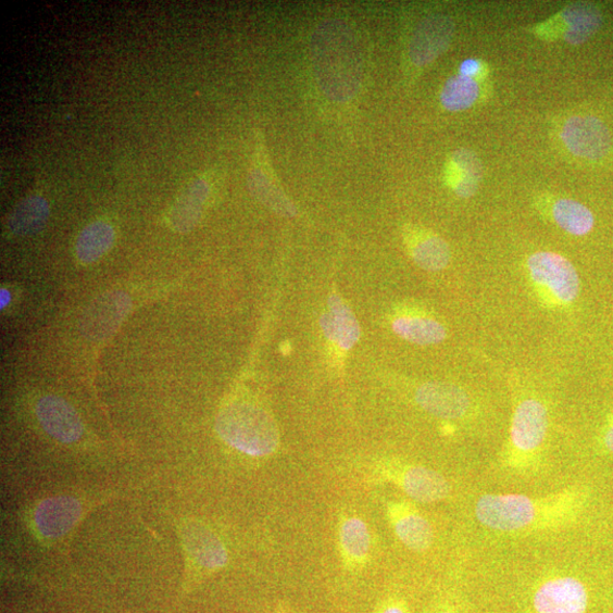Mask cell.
Listing matches in <instances>:
<instances>
[{
  "mask_svg": "<svg viewBox=\"0 0 613 613\" xmlns=\"http://www.w3.org/2000/svg\"><path fill=\"white\" fill-rule=\"evenodd\" d=\"M584 504L580 490L566 489L545 497L487 495L475 505L477 521L489 529L523 534L564 528L576 521Z\"/></svg>",
  "mask_w": 613,
  "mask_h": 613,
  "instance_id": "6da1fadb",
  "label": "cell"
},
{
  "mask_svg": "<svg viewBox=\"0 0 613 613\" xmlns=\"http://www.w3.org/2000/svg\"><path fill=\"white\" fill-rule=\"evenodd\" d=\"M312 61L318 84L327 97L345 101L362 82L361 51L346 24L326 22L314 35Z\"/></svg>",
  "mask_w": 613,
  "mask_h": 613,
  "instance_id": "7a4b0ae2",
  "label": "cell"
},
{
  "mask_svg": "<svg viewBox=\"0 0 613 613\" xmlns=\"http://www.w3.org/2000/svg\"><path fill=\"white\" fill-rule=\"evenodd\" d=\"M215 426L227 445L250 455L272 454L279 443L273 418L263 408L251 403L236 402L223 408Z\"/></svg>",
  "mask_w": 613,
  "mask_h": 613,
  "instance_id": "3957f363",
  "label": "cell"
},
{
  "mask_svg": "<svg viewBox=\"0 0 613 613\" xmlns=\"http://www.w3.org/2000/svg\"><path fill=\"white\" fill-rule=\"evenodd\" d=\"M549 413L538 398H524L514 408L502 464L509 471L526 472L535 466L547 441Z\"/></svg>",
  "mask_w": 613,
  "mask_h": 613,
  "instance_id": "277c9868",
  "label": "cell"
},
{
  "mask_svg": "<svg viewBox=\"0 0 613 613\" xmlns=\"http://www.w3.org/2000/svg\"><path fill=\"white\" fill-rule=\"evenodd\" d=\"M536 297L551 310H565L578 299L580 278L573 263L556 252L538 251L526 261Z\"/></svg>",
  "mask_w": 613,
  "mask_h": 613,
  "instance_id": "5b68a950",
  "label": "cell"
},
{
  "mask_svg": "<svg viewBox=\"0 0 613 613\" xmlns=\"http://www.w3.org/2000/svg\"><path fill=\"white\" fill-rule=\"evenodd\" d=\"M589 595L585 585L571 576H555L542 581L531 597L535 613H586Z\"/></svg>",
  "mask_w": 613,
  "mask_h": 613,
  "instance_id": "8992f818",
  "label": "cell"
},
{
  "mask_svg": "<svg viewBox=\"0 0 613 613\" xmlns=\"http://www.w3.org/2000/svg\"><path fill=\"white\" fill-rule=\"evenodd\" d=\"M415 400L427 414L446 421H463L474 411L471 396L450 383H425L417 389Z\"/></svg>",
  "mask_w": 613,
  "mask_h": 613,
  "instance_id": "52a82bcc",
  "label": "cell"
},
{
  "mask_svg": "<svg viewBox=\"0 0 613 613\" xmlns=\"http://www.w3.org/2000/svg\"><path fill=\"white\" fill-rule=\"evenodd\" d=\"M561 138L575 157L600 160L611 148V135L602 121L595 116H573L562 127Z\"/></svg>",
  "mask_w": 613,
  "mask_h": 613,
  "instance_id": "ba28073f",
  "label": "cell"
},
{
  "mask_svg": "<svg viewBox=\"0 0 613 613\" xmlns=\"http://www.w3.org/2000/svg\"><path fill=\"white\" fill-rule=\"evenodd\" d=\"M132 310V299L124 292L113 291L96 298L82 320L84 335L93 340L109 338Z\"/></svg>",
  "mask_w": 613,
  "mask_h": 613,
  "instance_id": "9c48e42d",
  "label": "cell"
},
{
  "mask_svg": "<svg viewBox=\"0 0 613 613\" xmlns=\"http://www.w3.org/2000/svg\"><path fill=\"white\" fill-rule=\"evenodd\" d=\"M454 33L452 20L433 15L421 22L409 47V55L418 66L429 64L445 53Z\"/></svg>",
  "mask_w": 613,
  "mask_h": 613,
  "instance_id": "30bf717a",
  "label": "cell"
},
{
  "mask_svg": "<svg viewBox=\"0 0 613 613\" xmlns=\"http://www.w3.org/2000/svg\"><path fill=\"white\" fill-rule=\"evenodd\" d=\"M43 429L60 442L72 443L83 436V423L65 400L55 396L41 398L36 406Z\"/></svg>",
  "mask_w": 613,
  "mask_h": 613,
  "instance_id": "8fae6325",
  "label": "cell"
},
{
  "mask_svg": "<svg viewBox=\"0 0 613 613\" xmlns=\"http://www.w3.org/2000/svg\"><path fill=\"white\" fill-rule=\"evenodd\" d=\"M392 478L408 497L422 503L442 501L451 490L445 476L423 466L403 467L393 472Z\"/></svg>",
  "mask_w": 613,
  "mask_h": 613,
  "instance_id": "7c38bea8",
  "label": "cell"
},
{
  "mask_svg": "<svg viewBox=\"0 0 613 613\" xmlns=\"http://www.w3.org/2000/svg\"><path fill=\"white\" fill-rule=\"evenodd\" d=\"M392 329L401 339L418 346L439 345L448 337L442 322L418 309L399 311L392 320Z\"/></svg>",
  "mask_w": 613,
  "mask_h": 613,
  "instance_id": "4fadbf2b",
  "label": "cell"
},
{
  "mask_svg": "<svg viewBox=\"0 0 613 613\" xmlns=\"http://www.w3.org/2000/svg\"><path fill=\"white\" fill-rule=\"evenodd\" d=\"M210 193L211 186L207 178L197 177L177 196L168 214V223L175 233L187 234L195 228Z\"/></svg>",
  "mask_w": 613,
  "mask_h": 613,
  "instance_id": "5bb4252c",
  "label": "cell"
},
{
  "mask_svg": "<svg viewBox=\"0 0 613 613\" xmlns=\"http://www.w3.org/2000/svg\"><path fill=\"white\" fill-rule=\"evenodd\" d=\"M320 323L325 338L343 350L352 349L361 339L360 323L338 295L329 297L328 312L322 315Z\"/></svg>",
  "mask_w": 613,
  "mask_h": 613,
  "instance_id": "9a60e30c",
  "label": "cell"
},
{
  "mask_svg": "<svg viewBox=\"0 0 613 613\" xmlns=\"http://www.w3.org/2000/svg\"><path fill=\"white\" fill-rule=\"evenodd\" d=\"M404 240L413 261L421 268L440 272L450 264V247L436 234L421 227L406 228Z\"/></svg>",
  "mask_w": 613,
  "mask_h": 613,
  "instance_id": "2e32d148",
  "label": "cell"
},
{
  "mask_svg": "<svg viewBox=\"0 0 613 613\" xmlns=\"http://www.w3.org/2000/svg\"><path fill=\"white\" fill-rule=\"evenodd\" d=\"M80 515L79 501L70 497H58L47 499L38 505L35 522L41 535L58 539L78 522Z\"/></svg>",
  "mask_w": 613,
  "mask_h": 613,
  "instance_id": "e0dca14e",
  "label": "cell"
},
{
  "mask_svg": "<svg viewBox=\"0 0 613 613\" xmlns=\"http://www.w3.org/2000/svg\"><path fill=\"white\" fill-rule=\"evenodd\" d=\"M390 518L399 540L408 549L423 552L431 546L434 534L430 524L411 505L392 504Z\"/></svg>",
  "mask_w": 613,
  "mask_h": 613,
  "instance_id": "ac0fdd59",
  "label": "cell"
},
{
  "mask_svg": "<svg viewBox=\"0 0 613 613\" xmlns=\"http://www.w3.org/2000/svg\"><path fill=\"white\" fill-rule=\"evenodd\" d=\"M184 540L188 551L208 568H221L226 564L227 554L217 536L198 523H191L184 527Z\"/></svg>",
  "mask_w": 613,
  "mask_h": 613,
  "instance_id": "d6986e66",
  "label": "cell"
},
{
  "mask_svg": "<svg viewBox=\"0 0 613 613\" xmlns=\"http://www.w3.org/2000/svg\"><path fill=\"white\" fill-rule=\"evenodd\" d=\"M50 214L47 200L40 195L23 199L8 218V229L16 237L37 234L46 224Z\"/></svg>",
  "mask_w": 613,
  "mask_h": 613,
  "instance_id": "ffe728a7",
  "label": "cell"
},
{
  "mask_svg": "<svg viewBox=\"0 0 613 613\" xmlns=\"http://www.w3.org/2000/svg\"><path fill=\"white\" fill-rule=\"evenodd\" d=\"M115 238V229L110 223L97 221L89 224L76 240V259L85 265L96 263L112 249Z\"/></svg>",
  "mask_w": 613,
  "mask_h": 613,
  "instance_id": "44dd1931",
  "label": "cell"
},
{
  "mask_svg": "<svg viewBox=\"0 0 613 613\" xmlns=\"http://www.w3.org/2000/svg\"><path fill=\"white\" fill-rule=\"evenodd\" d=\"M551 215L560 228L576 237L589 235L596 223L593 213L573 199L556 200L552 204Z\"/></svg>",
  "mask_w": 613,
  "mask_h": 613,
  "instance_id": "7402d4cb",
  "label": "cell"
},
{
  "mask_svg": "<svg viewBox=\"0 0 613 613\" xmlns=\"http://www.w3.org/2000/svg\"><path fill=\"white\" fill-rule=\"evenodd\" d=\"M451 185L459 197H472L481 180V165L472 151L456 150L450 163Z\"/></svg>",
  "mask_w": 613,
  "mask_h": 613,
  "instance_id": "603a6c76",
  "label": "cell"
},
{
  "mask_svg": "<svg viewBox=\"0 0 613 613\" xmlns=\"http://www.w3.org/2000/svg\"><path fill=\"white\" fill-rule=\"evenodd\" d=\"M567 23L565 40L572 45H580L596 35L602 25L600 11L587 4H576L568 7L562 13Z\"/></svg>",
  "mask_w": 613,
  "mask_h": 613,
  "instance_id": "cb8c5ba5",
  "label": "cell"
},
{
  "mask_svg": "<svg viewBox=\"0 0 613 613\" xmlns=\"http://www.w3.org/2000/svg\"><path fill=\"white\" fill-rule=\"evenodd\" d=\"M478 96V84L474 79L459 74L445 85L441 92V102L446 110L460 112L472 108Z\"/></svg>",
  "mask_w": 613,
  "mask_h": 613,
  "instance_id": "d4e9b609",
  "label": "cell"
},
{
  "mask_svg": "<svg viewBox=\"0 0 613 613\" xmlns=\"http://www.w3.org/2000/svg\"><path fill=\"white\" fill-rule=\"evenodd\" d=\"M340 539L345 553L353 561L364 560L371 549V536L365 523L358 518L343 522Z\"/></svg>",
  "mask_w": 613,
  "mask_h": 613,
  "instance_id": "484cf974",
  "label": "cell"
},
{
  "mask_svg": "<svg viewBox=\"0 0 613 613\" xmlns=\"http://www.w3.org/2000/svg\"><path fill=\"white\" fill-rule=\"evenodd\" d=\"M480 71V62L474 59L466 60L460 65V75L466 76V78L474 79Z\"/></svg>",
  "mask_w": 613,
  "mask_h": 613,
  "instance_id": "4316f807",
  "label": "cell"
},
{
  "mask_svg": "<svg viewBox=\"0 0 613 613\" xmlns=\"http://www.w3.org/2000/svg\"><path fill=\"white\" fill-rule=\"evenodd\" d=\"M604 445L605 448L613 453V421L611 422L604 434Z\"/></svg>",
  "mask_w": 613,
  "mask_h": 613,
  "instance_id": "83f0119b",
  "label": "cell"
},
{
  "mask_svg": "<svg viewBox=\"0 0 613 613\" xmlns=\"http://www.w3.org/2000/svg\"><path fill=\"white\" fill-rule=\"evenodd\" d=\"M11 300V295L8 290H2V292H0V305H2V309H4V306H7L9 304Z\"/></svg>",
  "mask_w": 613,
  "mask_h": 613,
  "instance_id": "f1b7e54d",
  "label": "cell"
},
{
  "mask_svg": "<svg viewBox=\"0 0 613 613\" xmlns=\"http://www.w3.org/2000/svg\"><path fill=\"white\" fill-rule=\"evenodd\" d=\"M383 613H404V611L398 605H392L386 609Z\"/></svg>",
  "mask_w": 613,
  "mask_h": 613,
  "instance_id": "f546056e",
  "label": "cell"
},
{
  "mask_svg": "<svg viewBox=\"0 0 613 613\" xmlns=\"http://www.w3.org/2000/svg\"><path fill=\"white\" fill-rule=\"evenodd\" d=\"M439 613H454V612H452V611H442V612H439Z\"/></svg>",
  "mask_w": 613,
  "mask_h": 613,
  "instance_id": "4dcf8cb0",
  "label": "cell"
}]
</instances>
